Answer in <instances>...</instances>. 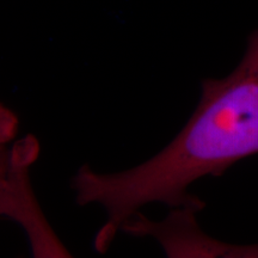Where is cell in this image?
I'll return each instance as SVG.
<instances>
[{
    "label": "cell",
    "mask_w": 258,
    "mask_h": 258,
    "mask_svg": "<svg viewBox=\"0 0 258 258\" xmlns=\"http://www.w3.org/2000/svg\"><path fill=\"white\" fill-rule=\"evenodd\" d=\"M196 213L195 208L177 207L164 220L153 221L139 211L121 225L120 231L134 237L154 238L167 257H258V244H230L205 233Z\"/></svg>",
    "instance_id": "3957f363"
},
{
    "label": "cell",
    "mask_w": 258,
    "mask_h": 258,
    "mask_svg": "<svg viewBox=\"0 0 258 258\" xmlns=\"http://www.w3.org/2000/svg\"><path fill=\"white\" fill-rule=\"evenodd\" d=\"M40 156L32 135L0 144V219L21 226L35 257H69L42 211L31 184V169Z\"/></svg>",
    "instance_id": "7a4b0ae2"
},
{
    "label": "cell",
    "mask_w": 258,
    "mask_h": 258,
    "mask_svg": "<svg viewBox=\"0 0 258 258\" xmlns=\"http://www.w3.org/2000/svg\"><path fill=\"white\" fill-rule=\"evenodd\" d=\"M19 120L11 109L0 103V144L8 143L17 137Z\"/></svg>",
    "instance_id": "277c9868"
},
{
    "label": "cell",
    "mask_w": 258,
    "mask_h": 258,
    "mask_svg": "<svg viewBox=\"0 0 258 258\" xmlns=\"http://www.w3.org/2000/svg\"><path fill=\"white\" fill-rule=\"evenodd\" d=\"M195 111L167 146L132 169L115 173L83 166L72 179L79 206L99 205L106 221L95 247L105 252L121 225L148 203L201 212L205 202L188 188L206 176L220 177L237 161L258 153V29L243 59L222 79H205Z\"/></svg>",
    "instance_id": "6da1fadb"
}]
</instances>
